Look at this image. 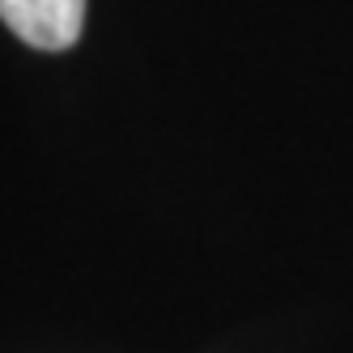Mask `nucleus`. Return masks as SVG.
<instances>
[{
	"instance_id": "nucleus-1",
	"label": "nucleus",
	"mask_w": 353,
	"mask_h": 353,
	"mask_svg": "<svg viewBox=\"0 0 353 353\" xmlns=\"http://www.w3.org/2000/svg\"><path fill=\"white\" fill-rule=\"evenodd\" d=\"M0 21L39 52H64L81 39L85 0H0Z\"/></svg>"
}]
</instances>
